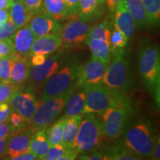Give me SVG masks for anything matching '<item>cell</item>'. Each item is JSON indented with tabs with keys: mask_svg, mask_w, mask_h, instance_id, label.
Instances as JSON below:
<instances>
[{
	"mask_svg": "<svg viewBox=\"0 0 160 160\" xmlns=\"http://www.w3.org/2000/svg\"><path fill=\"white\" fill-rule=\"evenodd\" d=\"M132 111L129 98L118 91L113 103L102 114L104 133L108 139L113 141L122 135Z\"/></svg>",
	"mask_w": 160,
	"mask_h": 160,
	"instance_id": "obj_1",
	"label": "cell"
},
{
	"mask_svg": "<svg viewBox=\"0 0 160 160\" xmlns=\"http://www.w3.org/2000/svg\"><path fill=\"white\" fill-rule=\"evenodd\" d=\"M80 123L79 131L72 148L78 154L95 151L102 142L105 133L102 122L96 114H86Z\"/></svg>",
	"mask_w": 160,
	"mask_h": 160,
	"instance_id": "obj_2",
	"label": "cell"
},
{
	"mask_svg": "<svg viewBox=\"0 0 160 160\" xmlns=\"http://www.w3.org/2000/svg\"><path fill=\"white\" fill-rule=\"evenodd\" d=\"M139 70L147 87L159 99L160 55L159 50L154 44H145L140 48Z\"/></svg>",
	"mask_w": 160,
	"mask_h": 160,
	"instance_id": "obj_3",
	"label": "cell"
},
{
	"mask_svg": "<svg viewBox=\"0 0 160 160\" xmlns=\"http://www.w3.org/2000/svg\"><path fill=\"white\" fill-rule=\"evenodd\" d=\"M154 138L148 122H138L126 130L122 144L142 159V157H151Z\"/></svg>",
	"mask_w": 160,
	"mask_h": 160,
	"instance_id": "obj_4",
	"label": "cell"
},
{
	"mask_svg": "<svg viewBox=\"0 0 160 160\" xmlns=\"http://www.w3.org/2000/svg\"><path fill=\"white\" fill-rule=\"evenodd\" d=\"M73 91V88H72L59 97L40 100L37 103L34 114L28 122L30 128L33 133L42 129H47L55 121L62 111L66 102Z\"/></svg>",
	"mask_w": 160,
	"mask_h": 160,
	"instance_id": "obj_5",
	"label": "cell"
},
{
	"mask_svg": "<svg viewBox=\"0 0 160 160\" xmlns=\"http://www.w3.org/2000/svg\"><path fill=\"white\" fill-rule=\"evenodd\" d=\"M112 52L113 59L108 65L102 83L110 89L122 92L129 87L131 82L128 63L122 50Z\"/></svg>",
	"mask_w": 160,
	"mask_h": 160,
	"instance_id": "obj_6",
	"label": "cell"
},
{
	"mask_svg": "<svg viewBox=\"0 0 160 160\" xmlns=\"http://www.w3.org/2000/svg\"><path fill=\"white\" fill-rule=\"evenodd\" d=\"M85 102L82 115H102L114 100L117 91L110 89L102 83L85 85L83 87Z\"/></svg>",
	"mask_w": 160,
	"mask_h": 160,
	"instance_id": "obj_7",
	"label": "cell"
},
{
	"mask_svg": "<svg viewBox=\"0 0 160 160\" xmlns=\"http://www.w3.org/2000/svg\"><path fill=\"white\" fill-rule=\"evenodd\" d=\"M77 67L68 65L57 71L45 82L41 100H46L59 97L69 90L77 78Z\"/></svg>",
	"mask_w": 160,
	"mask_h": 160,
	"instance_id": "obj_8",
	"label": "cell"
},
{
	"mask_svg": "<svg viewBox=\"0 0 160 160\" xmlns=\"http://www.w3.org/2000/svg\"><path fill=\"white\" fill-rule=\"evenodd\" d=\"M108 64L101 60L92 58L88 62L78 68L76 78V85L83 88L84 86L102 83Z\"/></svg>",
	"mask_w": 160,
	"mask_h": 160,
	"instance_id": "obj_9",
	"label": "cell"
},
{
	"mask_svg": "<svg viewBox=\"0 0 160 160\" xmlns=\"http://www.w3.org/2000/svg\"><path fill=\"white\" fill-rule=\"evenodd\" d=\"M91 27L80 19H73L60 27L58 35L62 44L67 47L79 45L88 37Z\"/></svg>",
	"mask_w": 160,
	"mask_h": 160,
	"instance_id": "obj_10",
	"label": "cell"
},
{
	"mask_svg": "<svg viewBox=\"0 0 160 160\" xmlns=\"http://www.w3.org/2000/svg\"><path fill=\"white\" fill-rule=\"evenodd\" d=\"M37 100L31 92L18 91L10 102L11 108L17 112L27 123L31 121L37 106Z\"/></svg>",
	"mask_w": 160,
	"mask_h": 160,
	"instance_id": "obj_11",
	"label": "cell"
},
{
	"mask_svg": "<svg viewBox=\"0 0 160 160\" xmlns=\"http://www.w3.org/2000/svg\"><path fill=\"white\" fill-rule=\"evenodd\" d=\"M33 133L30 128L26 129L25 127L15 131L7 140L6 153L9 157L8 159H13L17 156L30 152V142Z\"/></svg>",
	"mask_w": 160,
	"mask_h": 160,
	"instance_id": "obj_12",
	"label": "cell"
},
{
	"mask_svg": "<svg viewBox=\"0 0 160 160\" xmlns=\"http://www.w3.org/2000/svg\"><path fill=\"white\" fill-rule=\"evenodd\" d=\"M27 25L37 38L50 34H58L61 27L57 21L46 14L45 12L40 13L39 11L33 15Z\"/></svg>",
	"mask_w": 160,
	"mask_h": 160,
	"instance_id": "obj_13",
	"label": "cell"
},
{
	"mask_svg": "<svg viewBox=\"0 0 160 160\" xmlns=\"http://www.w3.org/2000/svg\"><path fill=\"white\" fill-rule=\"evenodd\" d=\"M114 12V28L122 32L128 39L131 38L134 35L137 26L133 17L126 8L124 0L117 5Z\"/></svg>",
	"mask_w": 160,
	"mask_h": 160,
	"instance_id": "obj_14",
	"label": "cell"
},
{
	"mask_svg": "<svg viewBox=\"0 0 160 160\" xmlns=\"http://www.w3.org/2000/svg\"><path fill=\"white\" fill-rule=\"evenodd\" d=\"M36 38L34 33L28 25L18 29L11 37L16 54L28 57Z\"/></svg>",
	"mask_w": 160,
	"mask_h": 160,
	"instance_id": "obj_15",
	"label": "cell"
},
{
	"mask_svg": "<svg viewBox=\"0 0 160 160\" xmlns=\"http://www.w3.org/2000/svg\"><path fill=\"white\" fill-rule=\"evenodd\" d=\"M62 41L58 34H50L36 38L32 45L30 55L48 56L61 47Z\"/></svg>",
	"mask_w": 160,
	"mask_h": 160,
	"instance_id": "obj_16",
	"label": "cell"
},
{
	"mask_svg": "<svg viewBox=\"0 0 160 160\" xmlns=\"http://www.w3.org/2000/svg\"><path fill=\"white\" fill-rule=\"evenodd\" d=\"M31 65V62L27 57H22L15 53L13 56L10 82L18 86L25 82L30 75Z\"/></svg>",
	"mask_w": 160,
	"mask_h": 160,
	"instance_id": "obj_17",
	"label": "cell"
},
{
	"mask_svg": "<svg viewBox=\"0 0 160 160\" xmlns=\"http://www.w3.org/2000/svg\"><path fill=\"white\" fill-rule=\"evenodd\" d=\"M59 68V62L57 57L47 58L42 65L33 66L29 77L32 82L36 83L45 82Z\"/></svg>",
	"mask_w": 160,
	"mask_h": 160,
	"instance_id": "obj_18",
	"label": "cell"
},
{
	"mask_svg": "<svg viewBox=\"0 0 160 160\" xmlns=\"http://www.w3.org/2000/svg\"><path fill=\"white\" fill-rule=\"evenodd\" d=\"M85 43L91 50L92 58L101 60L105 63H110L112 52L111 44L102 39L90 38H86Z\"/></svg>",
	"mask_w": 160,
	"mask_h": 160,
	"instance_id": "obj_19",
	"label": "cell"
},
{
	"mask_svg": "<svg viewBox=\"0 0 160 160\" xmlns=\"http://www.w3.org/2000/svg\"><path fill=\"white\" fill-rule=\"evenodd\" d=\"M83 115H75L67 117L64 128L62 145L68 148H72L77 137L79 128Z\"/></svg>",
	"mask_w": 160,
	"mask_h": 160,
	"instance_id": "obj_20",
	"label": "cell"
},
{
	"mask_svg": "<svg viewBox=\"0 0 160 160\" xmlns=\"http://www.w3.org/2000/svg\"><path fill=\"white\" fill-rule=\"evenodd\" d=\"M50 146L47 129H42L35 132L32 136L30 142L29 151L37 156L38 159H43Z\"/></svg>",
	"mask_w": 160,
	"mask_h": 160,
	"instance_id": "obj_21",
	"label": "cell"
},
{
	"mask_svg": "<svg viewBox=\"0 0 160 160\" xmlns=\"http://www.w3.org/2000/svg\"><path fill=\"white\" fill-rule=\"evenodd\" d=\"M44 12L59 22L70 15L69 10L64 0H43Z\"/></svg>",
	"mask_w": 160,
	"mask_h": 160,
	"instance_id": "obj_22",
	"label": "cell"
},
{
	"mask_svg": "<svg viewBox=\"0 0 160 160\" xmlns=\"http://www.w3.org/2000/svg\"><path fill=\"white\" fill-rule=\"evenodd\" d=\"M10 18L17 29L27 25L33 14L25 8L22 2H13L9 9Z\"/></svg>",
	"mask_w": 160,
	"mask_h": 160,
	"instance_id": "obj_23",
	"label": "cell"
},
{
	"mask_svg": "<svg viewBox=\"0 0 160 160\" xmlns=\"http://www.w3.org/2000/svg\"><path fill=\"white\" fill-rule=\"evenodd\" d=\"M125 6L128 10L137 27H143L149 23L142 0H124Z\"/></svg>",
	"mask_w": 160,
	"mask_h": 160,
	"instance_id": "obj_24",
	"label": "cell"
},
{
	"mask_svg": "<svg viewBox=\"0 0 160 160\" xmlns=\"http://www.w3.org/2000/svg\"><path fill=\"white\" fill-rule=\"evenodd\" d=\"M78 153L74 149L65 148L62 143L50 146L43 159L45 160H73Z\"/></svg>",
	"mask_w": 160,
	"mask_h": 160,
	"instance_id": "obj_25",
	"label": "cell"
},
{
	"mask_svg": "<svg viewBox=\"0 0 160 160\" xmlns=\"http://www.w3.org/2000/svg\"><path fill=\"white\" fill-rule=\"evenodd\" d=\"M85 96L83 91L79 92L73 96H70L65 105V117H73L75 115H82L85 106Z\"/></svg>",
	"mask_w": 160,
	"mask_h": 160,
	"instance_id": "obj_26",
	"label": "cell"
},
{
	"mask_svg": "<svg viewBox=\"0 0 160 160\" xmlns=\"http://www.w3.org/2000/svg\"><path fill=\"white\" fill-rule=\"evenodd\" d=\"M108 159L112 160H137L141 159L134 153L130 151L122 142L121 144H117L110 148L105 153Z\"/></svg>",
	"mask_w": 160,
	"mask_h": 160,
	"instance_id": "obj_27",
	"label": "cell"
},
{
	"mask_svg": "<svg viewBox=\"0 0 160 160\" xmlns=\"http://www.w3.org/2000/svg\"><path fill=\"white\" fill-rule=\"evenodd\" d=\"M67 117L65 115L55 122L50 128L47 129V136L50 145L62 143L64 128Z\"/></svg>",
	"mask_w": 160,
	"mask_h": 160,
	"instance_id": "obj_28",
	"label": "cell"
},
{
	"mask_svg": "<svg viewBox=\"0 0 160 160\" xmlns=\"http://www.w3.org/2000/svg\"><path fill=\"white\" fill-rule=\"evenodd\" d=\"M100 0H79L78 13L83 19L92 17L99 10Z\"/></svg>",
	"mask_w": 160,
	"mask_h": 160,
	"instance_id": "obj_29",
	"label": "cell"
},
{
	"mask_svg": "<svg viewBox=\"0 0 160 160\" xmlns=\"http://www.w3.org/2000/svg\"><path fill=\"white\" fill-rule=\"evenodd\" d=\"M149 23L157 25L160 20V0H142Z\"/></svg>",
	"mask_w": 160,
	"mask_h": 160,
	"instance_id": "obj_30",
	"label": "cell"
},
{
	"mask_svg": "<svg viewBox=\"0 0 160 160\" xmlns=\"http://www.w3.org/2000/svg\"><path fill=\"white\" fill-rule=\"evenodd\" d=\"M111 30L107 23H102L94 27L91 28L89 31L88 37L90 39H99L105 40L110 43V37H111Z\"/></svg>",
	"mask_w": 160,
	"mask_h": 160,
	"instance_id": "obj_31",
	"label": "cell"
},
{
	"mask_svg": "<svg viewBox=\"0 0 160 160\" xmlns=\"http://www.w3.org/2000/svg\"><path fill=\"white\" fill-rule=\"evenodd\" d=\"M19 91L18 85L10 82H0V103L11 102L12 97L17 92Z\"/></svg>",
	"mask_w": 160,
	"mask_h": 160,
	"instance_id": "obj_32",
	"label": "cell"
},
{
	"mask_svg": "<svg viewBox=\"0 0 160 160\" xmlns=\"http://www.w3.org/2000/svg\"><path fill=\"white\" fill-rule=\"evenodd\" d=\"M128 38L126 37L122 32L114 28L111 33V37H110L111 51L122 49L128 44Z\"/></svg>",
	"mask_w": 160,
	"mask_h": 160,
	"instance_id": "obj_33",
	"label": "cell"
},
{
	"mask_svg": "<svg viewBox=\"0 0 160 160\" xmlns=\"http://www.w3.org/2000/svg\"><path fill=\"white\" fill-rule=\"evenodd\" d=\"M13 56L0 58V82H10Z\"/></svg>",
	"mask_w": 160,
	"mask_h": 160,
	"instance_id": "obj_34",
	"label": "cell"
},
{
	"mask_svg": "<svg viewBox=\"0 0 160 160\" xmlns=\"http://www.w3.org/2000/svg\"><path fill=\"white\" fill-rule=\"evenodd\" d=\"M14 54V45L11 38L0 39V58L11 57Z\"/></svg>",
	"mask_w": 160,
	"mask_h": 160,
	"instance_id": "obj_35",
	"label": "cell"
},
{
	"mask_svg": "<svg viewBox=\"0 0 160 160\" xmlns=\"http://www.w3.org/2000/svg\"><path fill=\"white\" fill-rule=\"evenodd\" d=\"M8 122L10 127H11V131H19V130L24 128L25 123H26L23 118L16 111L11 112Z\"/></svg>",
	"mask_w": 160,
	"mask_h": 160,
	"instance_id": "obj_36",
	"label": "cell"
},
{
	"mask_svg": "<svg viewBox=\"0 0 160 160\" xmlns=\"http://www.w3.org/2000/svg\"><path fill=\"white\" fill-rule=\"evenodd\" d=\"M17 30L11 18H9V19L6 22L0 25V39L11 38Z\"/></svg>",
	"mask_w": 160,
	"mask_h": 160,
	"instance_id": "obj_37",
	"label": "cell"
},
{
	"mask_svg": "<svg viewBox=\"0 0 160 160\" xmlns=\"http://www.w3.org/2000/svg\"><path fill=\"white\" fill-rule=\"evenodd\" d=\"M22 2L26 8L33 15L42 9L43 0H23Z\"/></svg>",
	"mask_w": 160,
	"mask_h": 160,
	"instance_id": "obj_38",
	"label": "cell"
},
{
	"mask_svg": "<svg viewBox=\"0 0 160 160\" xmlns=\"http://www.w3.org/2000/svg\"><path fill=\"white\" fill-rule=\"evenodd\" d=\"M79 159L82 160H107L106 156L102 152H98L97 151L89 152L88 154L83 153L82 155L80 156Z\"/></svg>",
	"mask_w": 160,
	"mask_h": 160,
	"instance_id": "obj_39",
	"label": "cell"
},
{
	"mask_svg": "<svg viewBox=\"0 0 160 160\" xmlns=\"http://www.w3.org/2000/svg\"><path fill=\"white\" fill-rule=\"evenodd\" d=\"M11 108L9 103H0V124L8 121L10 113H11Z\"/></svg>",
	"mask_w": 160,
	"mask_h": 160,
	"instance_id": "obj_40",
	"label": "cell"
},
{
	"mask_svg": "<svg viewBox=\"0 0 160 160\" xmlns=\"http://www.w3.org/2000/svg\"><path fill=\"white\" fill-rule=\"evenodd\" d=\"M151 159L153 160H159L160 159V140L159 137H155L154 142H153V146L152 148L151 155Z\"/></svg>",
	"mask_w": 160,
	"mask_h": 160,
	"instance_id": "obj_41",
	"label": "cell"
},
{
	"mask_svg": "<svg viewBox=\"0 0 160 160\" xmlns=\"http://www.w3.org/2000/svg\"><path fill=\"white\" fill-rule=\"evenodd\" d=\"M69 10L70 14L76 15L78 13L79 0H64Z\"/></svg>",
	"mask_w": 160,
	"mask_h": 160,
	"instance_id": "obj_42",
	"label": "cell"
},
{
	"mask_svg": "<svg viewBox=\"0 0 160 160\" xmlns=\"http://www.w3.org/2000/svg\"><path fill=\"white\" fill-rule=\"evenodd\" d=\"M11 131V127H10L8 122L6 121L5 122L0 124V139H8Z\"/></svg>",
	"mask_w": 160,
	"mask_h": 160,
	"instance_id": "obj_43",
	"label": "cell"
},
{
	"mask_svg": "<svg viewBox=\"0 0 160 160\" xmlns=\"http://www.w3.org/2000/svg\"><path fill=\"white\" fill-rule=\"evenodd\" d=\"M48 56L42 55V54H34L31 56V65L32 66H37L42 65L45 62V61L47 59Z\"/></svg>",
	"mask_w": 160,
	"mask_h": 160,
	"instance_id": "obj_44",
	"label": "cell"
},
{
	"mask_svg": "<svg viewBox=\"0 0 160 160\" xmlns=\"http://www.w3.org/2000/svg\"><path fill=\"white\" fill-rule=\"evenodd\" d=\"M38 159L37 156L33 154L31 152H28V153H22V154H20L17 157H14L13 160H35Z\"/></svg>",
	"mask_w": 160,
	"mask_h": 160,
	"instance_id": "obj_45",
	"label": "cell"
},
{
	"mask_svg": "<svg viewBox=\"0 0 160 160\" xmlns=\"http://www.w3.org/2000/svg\"><path fill=\"white\" fill-rule=\"evenodd\" d=\"M10 18L9 10L0 9V25H3Z\"/></svg>",
	"mask_w": 160,
	"mask_h": 160,
	"instance_id": "obj_46",
	"label": "cell"
},
{
	"mask_svg": "<svg viewBox=\"0 0 160 160\" xmlns=\"http://www.w3.org/2000/svg\"><path fill=\"white\" fill-rule=\"evenodd\" d=\"M123 0H106V2H107L108 8L110 11L114 12L115 9L117 8V5L121 2Z\"/></svg>",
	"mask_w": 160,
	"mask_h": 160,
	"instance_id": "obj_47",
	"label": "cell"
},
{
	"mask_svg": "<svg viewBox=\"0 0 160 160\" xmlns=\"http://www.w3.org/2000/svg\"><path fill=\"white\" fill-rule=\"evenodd\" d=\"M13 3L12 0H0V9L9 10Z\"/></svg>",
	"mask_w": 160,
	"mask_h": 160,
	"instance_id": "obj_48",
	"label": "cell"
},
{
	"mask_svg": "<svg viewBox=\"0 0 160 160\" xmlns=\"http://www.w3.org/2000/svg\"><path fill=\"white\" fill-rule=\"evenodd\" d=\"M8 139H0V158L2 157L6 153V146Z\"/></svg>",
	"mask_w": 160,
	"mask_h": 160,
	"instance_id": "obj_49",
	"label": "cell"
},
{
	"mask_svg": "<svg viewBox=\"0 0 160 160\" xmlns=\"http://www.w3.org/2000/svg\"><path fill=\"white\" fill-rule=\"evenodd\" d=\"M13 2H22L23 0H12Z\"/></svg>",
	"mask_w": 160,
	"mask_h": 160,
	"instance_id": "obj_50",
	"label": "cell"
},
{
	"mask_svg": "<svg viewBox=\"0 0 160 160\" xmlns=\"http://www.w3.org/2000/svg\"><path fill=\"white\" fill-rule=\"evenodd\" d=\"M100 1H101V3H103V2H104V1H105V0H100Z\"/></svg>",
	"mask_w": 160,
	"mask_h": 160,
	"instance_id": "obj_51",
	"label": "cell"
}]
</instances>
